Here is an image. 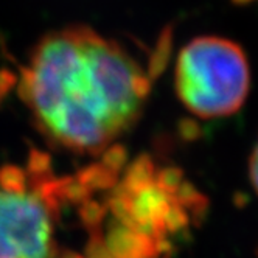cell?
<instances>
[{
	"instance_id": "6da1fadb",
	"label": "cell",
	"mask_w": 258,
	"mask_h": 258,
	"mask_svg": "<svg viewBox=\"0 0 258 258\" xmlns=\"http://www.w3.org/2000/svg\"><path fill=\"white\" fill-rule=\"evenodd\" d=\"M150 89V77L118 42L81 25L47 33L31 50L19 86L51 145L92 156L137 121Z\"/></svg>"
},
{
	"instance_id": "7a4b0ae2",
	"label": "cell",
	"mask_w": 258,
	"mask_h": 258,
	"mask_svg": "<svg viewBox=\"0 0 258 258\" xmlns=\"http://www.w3.org/2000/svg\"><path fill=\"white\" fill-rule=\"evenodd\" d=\"M250 66L241 45L221 36H198L185 44L174 67L179 101L202 120L236 114L250 92Z\"/></svg>"
},
{
	"instance_id": "3957f363",
	"label": "cell",
	"mask_w": 258,
	"mask_h": 258,
	"mask_svg": "<svg viewBox=\"0 0 258 258\" xmlns=\"http://www.w3.org/2000/svg\"><path fill=\"white\" fill-rule=\"evenodd\" d=\"M64 183L0 168V258H62L56 241Z\"/></svg>"
},
{
	"instance_id": "277c9868",
	"label": "cell",
	"mask_w": 258,
	"mask_h": 258,
	"mask_svg": "<svg viewBox=\"0 0 258 258\" xmlns=\"http://www.w3.org/2000/svg\"><path fill=\"white\" fill-rule=\"evenodd\" d=\"M249 177H250V183L255 193L258 195V140L253 146L250 160H249Z\"/></svg>"
}]
</instances>
